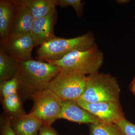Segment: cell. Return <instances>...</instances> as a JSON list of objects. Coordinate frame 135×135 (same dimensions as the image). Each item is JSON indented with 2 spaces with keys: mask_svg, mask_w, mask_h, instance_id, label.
<instances>
[{
  "mask_svg": "<svg viewBox=\"0 0 135 135\" xmlns=\"http://www.w3.org/2000/svg\"><path fill=\"white\" fill-rule=\"evenodd\" d=\"M89 128V135H123L114 123H91Z\"/></svg>",
  "mask_w": 135,
  "mask_h": 135,
  "instance_id": "cell-17",
  "label": "cell"
},
{
  "mask_svg": "<svg viewBox=\"0 0 135 135\" xmlns=\"http://www.w3.org/2000/svg\"><path fill=\"white\" fill-rule=\"evenodd\" d=\"M120 90L115 77L107 74L86 76L84 93L79 98L90 103L119 102Z\"/></svg>",
  "mask_w": 135,
  "mask_h": 135,
  "instance_id": "cell-4",
  "label": "cell"
},
{
  "mask_svg": "<svg viewBox=\"0 0 135 135\" xmlns=\"http://www.w3.org/2000/svg\"><path fill=\"white\" fill-rule=\"evenodd\" d=\"M38 135H59L51 126L42 125Z\"/></svg>",
  "mask_w": 135,
  "mask_h": 135,
  "instance_id": "cell-22",
  "label": "cell"
},
{
  "mask_svg": "<svg viewBox=\"0 0 135 135\" xmlns=\"http://www.w3.org/2000/svg\"><path fill=\"white\" fill-rule=\"evenodd\" d=\"M59 119H64L79 123H103L88 111L80 106L76 100L62 101Z\"/></svg>",
  "mask_w": 135,
  "mask_h": 135,
  "instance_id": "cell-10",
  "label": "cell"
},
{
  "mask_svg": "<svg viewBox=\"0 0 135 135\" xmlns=\"http://www.w3.org/2000/svg\"><path fill=\"white\" fill-rule=\"evenodd\" d=\"M57 5L63 8L71 6L79 17L83 14L84 3L81 0H57Z\"/></svg>",
  "mask_w": 135,
  "mask_h": 135,
  "instance_id": "cell-19",
  "label": "cell"
},
{
  "mask_svg": "<svg viewBox=\"0 0 135 135\" xmlns=\"http://www.w3.org/2000/svg\"><path fill=\"white\" fill-rule=\"evenodd\" d=\"M76 101L80 106L89 112L102 123L115 124L125 118L119 102L90 103L80 98Z\"/></svg>",
  "mask_w": 135,
  "mask_h": 135,
  "instance_id": "cell-7",
  "label": "cell"
},
{
  "mask_svg": "<svg viewBox=\"0 0 135 135\" xmlns=\"http://www.w3.org/2000/svg\"><path fill=\"white\" fill-rule=\"evenodd\" d=\"M19 68V60L6 54L0 47V82L16 77Z\"/></svg>",
  "mask_w": 135,
  "mask_h": 135,
  "instance_id": "cell-15",
  "label": "cell"
},
{
  "mask_svg": "<svg viewBox=\"0 0 135 135\" xmlns=\"http://www.w3.org/2000/svg\"><path fill=\"white\" fill-rule=\"evenodd\" d=\"M83 135V134H81V135Z\"/></svg>",
  "mask_w": 135,
  "mask_h": 135,
  "instance_id": "cell-25",
  "label": "cell"
},
{
  "mask_svg": "<svg viewBox=\"0 0 135 135\" xmlns=\"http://www.w3.org/2000/svg\"><path fill=\"white\" fill-rule=\"evenodd\" d=\"M57 18L56 10L50 15L34 20L31 35L35 47L40 46L55 38L54 29Z\"/></svg>",
  "mask_w": 135,
  "mask_h": 135,
  "instance_id": "cell-8",
  "label": "cell"
},
{
  "mask_svg": "<svg viewBox=\"0 0 135 135\" xmlns=\"http://www.w3.org/2000/svg\"><path fill=\"white\" fill-rule=\"evenodd\" d=\"M86 76L60 72L49 83L47 88L62 101L77 100L84 93Z\"/></svg>",
  "mask_w": 135,
  "mask_h": 135,
  "instance_id": "cell-6",
  "label": "cell"
},
{
  "mask_svg": "<svg viewBox=\"0 0 135 135\" xmlns=\"http://www.w3.org/2000/svg\"><path fill=\"white\" fill-rule=\"evenodd\" d=\"M95 39L91 32L71 38L56 37L39 47L36 59L50 63L60 60L74 51H86L95 44Z\"/></svg>",
  "mask_w": 135,
  "mask_h": 135,
  "instance_id": "cell-3",
  "label": "cell"
},
{
  "mask_svg": "<svg viewBox=\"0 0 135 135\" xmlns=\"http://www.w3.org/2000/svg\"><path fill=\"white\" fill-rule=\"evenodd\" d=\"M129 89L132 93L135 96V77L131 83Z\"/></svg>",
  "mask_w": 135,
  "mask_h": 135,
  "instance_id": "cell-23",
  "label": "cell"
},
{
  "mask_svg": "<svg viewBox=\"0 0 135 135\" xmlns=\"http://www.w3.org/2000/svg\"><path fill=\"white\" fill-rule=\"evenodd\" d=\"M19 83L16 77L0 82L1 99L18 94Z\"/></svg>",
  "mask_w": 135,
  "mask_h": 135,
  "instance_id": "cell-18",
  "label": "cell"
},
{
  "mask_svg": "<svg viewBox=\"0 0 135 135\" xmlns=\"http://www.w3.org/2000/svg\"><path fill=\"white\" fill-rule=\"evenodd\" d=\"M129 1L128 0H117L116 2L120 4H126L129 2Z\"/></svg>",
  "mask_w": 135,
  "mask_h": 135,
  "instance_id": "cell-24",
  "label": "cell"
},
{
  "mask_svg": "<svg viewBox=\"0 0 135 135\" xmlns=\"http://www.w3.org/2000/svg\"><path fill=\"white\" fill-rule=\"evenodd\" d=\"M123 135H135V125L126 118L115 123Z\"/></svg>",
  "mask_w": 135,
  "mask_h": 135,
  "instance_id": "cell-20",
  "label": "cell"
},
{
  "mask_svg": "<svg viewBox=\"0 0 135 135\" xmlns=\"http://www.w3.org/2000/svg\"><path fill=\"white\" fill-rule=\"evenodd\" d=\"M11 124L16 135H38L43 125L38 118L30 113L11 120Z\"/></svg>",
  "mask_w": 135,
  "mask_h": 135,
  "instance_id": "cell-13",
  "label": "cell"
},
{
  "mask_svg": "<svg viewBox=\"0 0 135 135\" xmlns=\"http://www.w3.org/2000/svg\"><path fill=\"white\" fill-rule=\"evenodd\" d=\"M60 72L57 66L49 63L32 60H19L16 77L18 94L22 101L31 99L34 95L47 88L50 81Z\"/></svg>",
  "mask_w": 135,
  "mask_h": 135,
  "instance_id": "cell-1",
  "label": "cell"
},
{
  "mask_svg": "<svg viewBox=\"0 0 135 135\" xmlns=\"http://www.w3.org/2000/svg\"><path fill=\"white\" fill-rule=\"evenodd\" d=\"M104 59V54L96 43L86 51H74L60 60L50 62L59 68L60 72L77 75L98 73Z\"/></svg>",
  "mask_w": 135,
  "mask_h": 135,
  "instance_id": "cell-2",
  "label": "cell"
},
{
  "mask_svg": "<svg viewBox=\"0 0 135 135\" xmlns=\"http://www.w3.org/2000/svg\"><path fill=\"white\" fill-rule=\"evenodd\" d=\"M31 99L33 105L29 113L38 118L43 125L51 126L59 119L62 101L50 89L44 90Z\"/></svg>",
  "mask_w": 135,
  "mask_h": 135,
  "instance_id": "cell-5",
  "label": "cell"
},
{
  "mask_svg": "<svg viewBox=\"0 0 135 135\" xmlns=\"http://www.w3.org/2000/svg\"><path fill=\"white\" fill-rule=\"evenodd\" d=\"M1 102L5 116L11 120L26 114L23 107V101L18 93L2 99Z\"/></svg>",
  "mask_w": 135,
  "mask_h": 135,
  "instance_id": "cell-16",
  "label": "cell"
},
{
  "mask_svg": "<svg viewBox=\"0 0 135 135\" xmlns=\"http://www.w3.org/2000/svg\"><path fill=\"white\" fill-rule=\"evenodd\" d=\"M30 11L34 19L50 15L56 10L57 0H20Z\"/></svg>",
  "mask_w": 135,
  "mask_h": 135,
  "instance_id": "cell-14",
  "label": "cell"
},
{
  "mask_svg": "<svg viewBox=\"0 0 135 135\" xmlns=\"http://www.w3.org/2000/svg\"><path fill=\"white\" fill-rule=\"evenodd\" d=\"M16 7L14 21L9 37L31 34L34 19L30 11L20 0H13Z\"/></svg>",
  "mask_w": 135,
  "mask_h": 135,
  "instance_id": "cell-11",
  "label": "cell"
},
{
  "mask_svg": "<svg viewBox=\"0 0 135 135\" xmlns=\"http://www.w3.org/2000/svg\"><path fill=\"white\" fill-rule=\"evenodd\" d=\"M1 135H16L12 129L11 120L5 116H2L1 119Z\"/></svg>",
  "mask_w": 135,
  "mask_h": 135,
  "instance_id": "cell-21",
  "label": "cell"
},
{
  "mask_svg": "<svg viewBox=\"0 0 135 135\" xmlns=\"http://www.w3.org/2000/svg\"><path fill=\"white\" fill-rule=\"evenodd\" d=\"M16 7L13 0L0 1V42L3 46L9 38L15 18Z\"/></svg>",
  "mask_w": 135,
  "mask_h": 135,
  "instance_id": "cell-12",
  "label": "cell"
},
{
  "mask_svg": "<svg viewBox=\"0 0 135 135\" xmlns=\"http://www.w3.org/2000/svg\"><path fill=\"white\" fill-rule=\"evenodd\" d=\"M1 47L6 54L18 60L26 61L32 59V51L35 47L31 34L18 37H9L7 42Z\"/></svg>",
  "mask_w": 135,
  "mask_h": 135,
  "instance_id": "cell-9",
  "label": "cell"
}]
</instances>
